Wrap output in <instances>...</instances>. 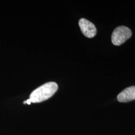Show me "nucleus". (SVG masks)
<instances>
[{
	"label": "nucleus",
	"mask_w": 135,
	"mask_h": 135,
	"mask_svg": "<svg viewBox=\"0 0 135 135\" xmlns=\"http://www.w3.org/2000/svg\"><path fill=\"white\" fill-rule=\"evenodd\" d=\"M79 26H80L81 31L87 38H93L97 35V30L96 26H94L93 23L86 19L81 18L79 21Z\"/></svg>",
	"instance_id": "obj_3"
},
{
	"label": "nucleus",
	"mask_w": 135,
	"mask_h": 135,
	"mask_svg": "<svg viewBox=\"0 0 135 135\" xmlns=\"http://www.w3.org/2000/svg\"><path fill=\"white\" fill-rule=\"evenodd\" d=\"M58 86L55 82H48L33 91L30 96L31 103H37L47 100L57 91Z\"/></svg>",
	"instance_id": "obj_1"
},
{
	"label": "nucleus",
	"mask_w": 135,
	"mask_h": 135,
	"mask_svg": "<svg viewBox=\"0 0 135 135\" xmlns=\"http://www.w3.org/2000/svg\"><path fill=\"white\" fill-rule=\"evenodd\" d=\"M31 103V101H30V99H27L26 101H24V104H30Z\"/></svg>",
	"instance_id": "obj_5"
},
{
	"label": "nucleus",
	"mask_w": 135,
	"mask_h": 135,
	"mask_svg": "<svg viewBox=\"0 0 135 135\" xmlns=\"http://www.w3.org/2000/svg\"><path fill=\"white\" fill-rule=\"evenodd\" d=\"M132 35L131 31L126 26H118L111 35V41L116 46H119L128 40Z\"/></svg>",
	"instance_id": "obj_2"
},
{
	"label": "nucleus",
	"mask_w": 135,
	"mask_h": 135,
	"mask_svg": "<svg viewBox=\"0 0 135 135\" xmlns=\"http://www.w3.org/2000/svg\"><path fill=\"white\" fill-rule=\"evenodd\" d=\"M117 99L121 103H126L135 99V86L126 88L118 95Z\"/></svg>",
	"instance_id": "obj_4"
}]
</instances>
